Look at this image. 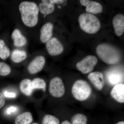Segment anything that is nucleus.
Here are the masks:
<instances>
[{
    "label": "nucleus",
    "instance_id": "c85d7f7f",
    "mask_svg": "<svg viewBox=\"0 0 124 124\" xmlns=\"http://www.w3.org/2000/svg\"><path fill=\"white\" fill-rule=\"evenodd\" d=\"M71 124L70 122H69V121H68L67 120H64V121H63L62 122V124Z\"/></svg>",
    "mask_w": 124,
    "mask_h": 124
},
{
    "label": "nucleus",
    "instance_id": "2eb2a0df",
    "mask_svg": "<svg viewBox=\"0 0 124 124\" xmlns=\"http://www.w3.org/2000/svg\"><path fill=\"white\" fill-rule=\"evenodd\" d=\"M11 38L13 40L14 44L16 46L22 47L26 44V38L18 29L14 30L11 35Z\"/></svg>",
    "mask_w": 124,
    "mask_h": 124
},
{
    "label": "nucleus",
    "instance_id": "b1692460",
    "mask_svg": "<svg viewBox=\"0 0 124 124\" xmlns=\"http://www.w3.org/2000/svg\"><path fill=\"white\" fill-rule=\"evenodd\" d=\"M11 72V68L8 64L0 62V76H6L9 75Z\"/></svg>",
    "mask_w": 124,
    "mask_h": 124
},
{
    "label": "nucleus",
    "instance_id": "7ed1b4c3",
    "mask_svg": "<svg viewBox=\"0 0 124 124\" xmlns=\"http://www.w3.org/2000/svg\"><path fill=\"white\" fill-rule=\"evenodd\" d=\"M81 28L82 31L89 34H94L100 30L101 23L97 17L88 13L81 15L78 18Z\"/></svg>",
    "mask_w": 124,
    "mask_h": 124
},
{
    "label": "nucleus",
    "instance_id": "1a4fd4ad",
    "mask_svg": "<svg viewBox=\"0 0 124 124\" xmlns=\"http://www.w3.org/2000/svg\"><path fill=\"white\" fill-rule=\"evenodd\" d=\"M45 59L42 55L36 57L28 64L27 70L31 75H35L42 70L45 64Z\"/></svg>",
    "mask_w": 124,
    "mask_h": 124
},
{
    "label": "nucleus",
    "instance_id": "20e7f679",
    "mask_svg": "<svg viewBox=\"0 0 124 124\" xmlns=\"http://www.w3.org/2000/svg\"><path fill=\"white\" fill-rule=\"evenodd\" d=\"M91 92V86L84 80L80 79L76 81L72 88V95L78 101L87 100L90 97Z\"/></svg>",
    "mask_w": 124,
    "mask_h": 124
},
{
    "label": "nucleus",
    "instance_id": "6e6552de",
    "mask_svg": "<svg viewBox=\"0 0 124 124\" xmlns=\"http://www.w3.org/2000/svg\"><path fill=\"white\" fill-rule=\"evenodd\" d=\"M46 50L51 56H57L62 54L64 50V47L62 42L57 38H51L46 42Z\"/></svg>",
    "mask_w": 124,
    "mask_h": 124
},
{
    "label": "nucleus",
    "instance_id": "cd10ccee",
    "mask_svg": "<svg viewBox=\"0 0 124 124\" xmlns=\"http://www.w3.org/2000/svg\"><path fill=\"white\" fill-rule=\"evenodd\" d=\"M51 3L53 4H61L64 2V0H50Z\"/></svg>",
    "mask_w": 124,
    "mask_h": 124
},
{
    "label": "nucleus",
    "instance_id": "423d86ee",
    "mask_svg": "<svg viewBox=\"0 0 124 124\" xmlns=\"http://www.w3.org/2000/svg\"><path fill=\"white\" fill-rule=\"evenodd\" d=\"M49 91L54 97H62L65 93V88L62 79L58 77L51 79L49 85Z\"/></svg>",
    "mask_w": 124,
    "mask_h": 124
},
{
    "label": "nucleus",
    "instance_id": "bb28decb",
    "mask_svg": "<svg viewBox=\"0 0 124 124\" xmlns=\"http://www.w3.org/2000/svg\"><path fill=\"white\" fill-rule=\"evenodd\" d=\"M5 97L2 93H0V108H2L5 104Z\"/></svg>",
    "mask_w": 124,
    "mask_h": 124
},
{
    "label": "nucleus",
    "instance_id": "aec40b11",
    "mask_svg": "<svg viewBox=\"0 0 124 124\" xmlns=\"http://www.w3.org/2000/svg\"><path fill=\"white\" fill-rule=\"evenodd\" d=\"M10 51L8 47L6 45L5 41L0 39V58L5 60L10 55Z\"/></svg>",
    "mask_w": 124,
    "mask_h": 124
},
{
    "label": "nucleus",
    "instance_id": "a878e982",
    "mask_svg": "<svg viewBox=\"0 0 124 124\" xmlns=\"http://www.w3.org/2000/svg\"><path fill=\"white\" fill-rule=\"evenodd\" d=\"M3 94L5 97L10 98H15L16 97V94L15 93L9 92L6 91H4Z\"/></svg>",
    "mask_w": 124,
    "mask_h": 124
},
{
    "label": "nucleus",
    "instance_id": "4be33fe9",
    "mask_svg": "<svg viewBox=\"0 0 124 124\" xmlns=\"http://www.w3.org/2000/svg\"><path fill=\"white\" fill-rule=\"evenodd\" d=\"M88 119L86 116L81 113H77L71 118L72 124H87Z\"/></svg>",
    "mask_w": 124,
    "mask_h": 124
},
{
    "label": "nucleus",
    "instance_id": "0eeeda50",
    "mask_svg": "<svg viewBox=\"0 0 124 124\" xmlns=\"http://www.w3.org/2000/svg\"><path fill=\"white\" fill-rule=\"evenodd\" d=\"M106 78L108 84L111 85L122 84L124 81V70L117 68L111 69L107 72Z\"/></svg>",
    "mask_w": 124,
    "mask_h": 124
},
{
    "label": "nucleus",
    "instance_id": "4468645a",
    "mask_svg": "<svg viewBox=\"0 0 124 124\" xmlns=\"http://www.w3.org/2000/svg\"><path fill=\"white\" fill-rule=\"evenodd\" d=\"M111 96L116 101L120 103L124 102V85L120 84L116 85L111 90Z\"/></svg>",
    "mask_w": 124,
    "mask_h": 124
},
{
    "label": "nucleus",
    "instance_id": "393cba45",
    "mask_svg": "<svg viewBox=\"0 0 124 124\" xmlns=\"http://www.w3.org/2000/svg\"><path fill=\"white\" fill-rule=\"evenodd\" d=\"M18 108L17 107L15 106H11L9 107L6 110L7 115H10L11 113H14L17 111Z\"/></svg>",
    "mask_w": 124,
    "mask_h": 124
},
{
    "label": "nucleus",
    "instance_id": "a211bd4d",
    "mask_svg": "<svg viewBox=\"0 0 124 124\" xmlns=\"http://www.w3.org/2000/svg\"><path fill=\"white\" fill-rule=\"evenodd\" d=\"M32 115L29 112L21 113L16 117L15 124H30L33 121Z\"/></svg>",
    "mask_w": 124,
    "mask_h": 124
},
{
    "label": "nucleus",
    "instance_id": "9b49d317",
    "mask_svg": "<svg viewBox=\"0 0 124 124\" xmlns=\"http://www.w3.org/2000/svg\"><path fill=\"white\" fill-rule=\"evenodd\" d=\"M88 78L95 88L101 90L104 85V76L102 72L95 71L91 72L88 75Z\"/></svg>",
    "mask_w": 124,
    "mask_h": 124
},
{
    "label": "nucleus",
    "instance_id": "9d476101",
    "mask_svg": "<svg viewBox=\"0 0 124 124\" xmlns=\"http://www.w3.org/2000/svg\"><path fill=\"white\" fill-rule=\"evenodd\" d=\"M81 4L86 7V11L90 14H97L101 13L103 7L97 2L89 0H80Z\"/></svg>",
    "mask_w": 124,
    "mask_h": 124
},
{
    "label": "nucleus",
    "instance_id": "dca6fc26",
    "mask_svg": "<svg viewBox=\"0 0 124 124\" xmlns=\"http://www.w3.org/2000/svg\"><path fill=\"white\" fill-rule=\"evenodd\" d=\"M20 91L26 96H31L33 89L32 85L31 80L30 79H25L22 80L19 85Z\"/></svg>",
    "mask_w": 124,
    "mask_h": 124
},
{
    "label": "nucleus",
    "instance_id": "5701e85b",
    "mask_svg": "<svg viewBox=\"0 0 124 124\" xmlns=\"http://www.w3.org/2000/svg\"><path fill=\"white\" fill-rule=\"evenodd\" d=\"M60 121L57 117L50 115L45 116L42 120V124H59Z\"/></svg>",
    "mask_w": 124,
    "mask_h": 124
},
{
    "label": "nucleus",
    "instance_id": "f257e3e1",
    "mask_svg": "<svg viewBox=\"0 0 124 124\" xmlns=\"http://www.w3.org/2000/svg\"><path fill=\"white\" fill-rule=\"evenodd\" d=\"M23 23L27 26H35L38 21L39 7L35 2L24 1L21 2L19 7Z\"/></svg>",
    "mask_w": 124,
    "mask_h": 124
},
{
    "label": "nucleus",
    "instance_id": "ddd939ff",
    "mask_svg": "<svg viewBox=\"0 0 124 124\" xmlns=\"http://www.w3.org/2000/svg\"><path fill=\"white\" fill-rule=\"evenodd\" d=\"M112 23L116 35L120 36L124 32V16L122 14L115 16L113 18Z\"/></svg>",
    "mask_w": 124,
    "mask_h": 124
},
{
    "label": "nucleus",
    "instance_id": "39448f33",
    "mask_svg": "<svg viewBox=\"0 0 124 124\" xmlns=\"http://www.w3.org/2000/svg\"><path fill=\"white\" fill-rule=\"evenodd\" d=\"M97 58L95 56L89 55L78 62L76 67L78 70L84 74L90 73L98 63Z\"/></svg>",
    "mask_w": 124,
    "mask_h": 124
},
{
    "label": "nucleus",
    "instance_id": "6ab92c4d",
    "mask_svg": "<svg viewBox=\"0 0 124 124\" xmlns=\"http://www.w3.org/2000/svg\"><path fill=\"white\" fill-rule=\"evenodd\" d=\"M27 57L26 53L23 50L15 49L12 52L11 59L16 63H19L26 60Z\"/></svg>",
    "mask_w": 124,
    "mask_h": 124
},
{
    "label": "nucleus",
    "instance_id": "f8f14e48",
    "mask_svg": "<svg viewBox=\"0 0 124 124\" xmlns=\"http://www.w3.org/2000/svg\"><path fill=\"white\" fill-rule=\"evenodd\" d=\"M53 24L48 23L44 24L41 27L40 35V40L42 43H46L52 38L53 31Z\"/></svg>",
    "mask_w": 124,
    "mask_h": 124
},
{
    "label": "nucleus",
    "instance_id": "412c9836",
    "mask_svg": "<svg viewBox=\"0 0 124 124\" xmlns=\"http://www.w3.org/2000/svg\"><path fill=\"white\" fill-rule=\"evenodd\" d=\"M33 90L36 89H41L45 91L46 84L45 81L41 78H37L31 80Z\"/></svg>",
    "mask_w": 124,
    "mask_h": 124
},
{
    "label": "nucleus",
    "instance_id": "c756f323",
    "mask_svg": "<svg viewBox=\"0 0 124 124\" xmlns=\"http://www.w3.org/2000/svg\"><path fill=\"white\" fill-rule=\"evenodd\" d=\"M116 124H124V122L123 121H120V122H118Z\"/></svg>",
    "mask_w": 124,
    "mask_h": 124
},
{
    "label": "nucleus",
    "instance_id": "7c9ffc66",
    "mask_svg": "<svg viewBox=\"0 0 124 124\" xmlns=\"http://www.w3.org/2000/svg\"><path fill=\"white\" fill-rule=\"evenodd\" d=\"M38 124V123H33V124Z\"/></svg>",
    "mask_w": 124,
    "mask_h": 124
},
{
    "label": "nucleus",
    "instance_id": "f3484780",
    "mask_svg": "<svg viewBox=\"0 0 124 124\" xmlns=\"http://www.w3.org/2000/svg\"><path fill=\"white\" fill-rule=\"evenodd\" d=\"M38 7L40 13L45 15L52 13L55 9L54 5L51 3L50 0L41 1Z\"/></svg>",
    "mask_w": 124,
    "mask_h": 124
},
{
    "label": "nucleus",
    "instance_id": "f03ea898",
    "mask_svg": "<svg viewBox=\"0 0 124 124\" xmlns=\"http://www.w3.org/2000/svg\"><path fill=\"white\" fill-rule=\"evenodd\" d=\"M96 52L100 59L107 64H117L121 60L120 51L115 46L108 44L99 45L97 46Z\"/></svg>",
    "mask_w": 124,
    "mask_h": 124
}]
</instances>
